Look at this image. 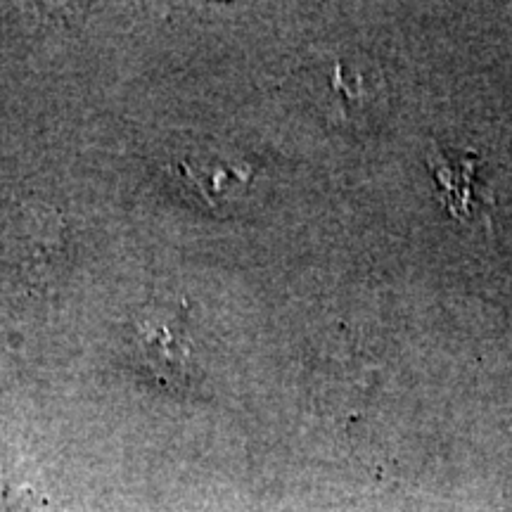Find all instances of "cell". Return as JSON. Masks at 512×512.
Returning a JSON list of instances; mask_svg holds the SVG:
<instances>
[{"label":"cell","mask_w":512,"mask_h":512,"mask_svg":"<svg viewBox=\"0 0 512 512\" xmlns=\"http://www.w3.org/2000/svg\"><path fill=\"white\" fill-rule=\"evenodd\" d=\"M430 166L451 214H456L460 221L489 214L491 200H486L479 190L475 157L460 152H437V157L430 159Z\"/></svg>","instance_id":"cell-1"},{"label":"cell","mask_w":512,"mask_h":512,"mask_svg":"<svg viewBox=\"0 0 512 512\" xmlns=\"http://www.w3.org/2000/svg\"><path fill=\"white\" fill-rule=\"evenodd\" d=\"M5 512H60L34 489H19L5 494Z\"/></svg>","instance_id":"cell-2"}]
</instances>
